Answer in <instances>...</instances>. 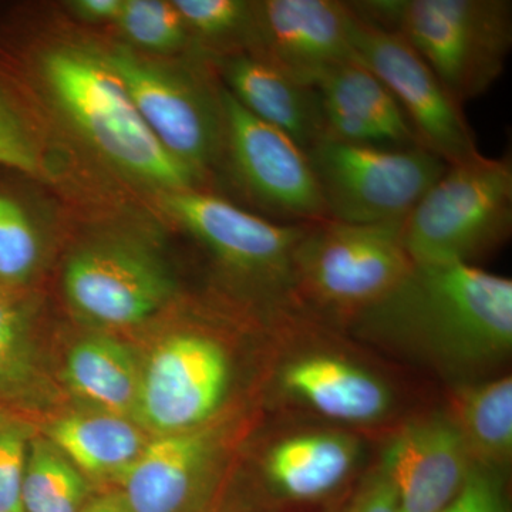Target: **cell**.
I'll return each mask as SVG.
<instances>
[{
  "instance_id": "obj_14",
  "label": "cell",
  "mask_w": 512,
  "mask_h": 512,
  "mask_svg": "<svg viewBox=\"0 0 512 512\" xmlns=\"http://www.w3.org/2000/svg\"><path fill=\"white\" fill-rule=\"evenodd\" d=\"M473 457L448 416L424 417L404 426L384 448L379 470L400 512H441L466 483Z\"/></svg>"
},
{
  "instance_id": "obj_20",
  "label": "cell",
  "mask_w": 512,
  "mask_h": 512,
  "mask_svg": "<svg viewBox=\"0 0 512 512\" xmlns=\"http://www.w3.org/2000/svg\"><path fill=\"white\" fill-rule=\"evenodd\" d=\"M50 443L79 471L121 474L146 447V437L116 414H72L49 429Z\"/></svg>"
},
{
  "instance_id": "obj_24",
  "label": "cell",
  "mask_w": 512,
  "mask_h": 512,
  "mask_svg": "<svg viewBox=\"0 0 512 512\" xmlns=\"http://www.w3.org/2000/svg\"><path fill=\"white\" fill-rule=\"evenodd\" d=\"M188 32L225 57L248 55L254 45L255 2L244 0H174Z\"/></svg>"
},
{
  "instance_id": "obj_5",
  "label": "cell",
  "mask_w": 512,
  "mask_h": 512,
  "mask_svg": "<svg viewBox=\"0 0 512 512\" xmlns=\"http://www.w3.org/2000/svg\"><path fill=\"white\" fill-rule=\"evenodd\" d=\"M512 234V158L477 156L448 165L403 221L414 264L463 262L503 247Z\"/></svg>"
},
{
  "instance_id": "obj_25",
  "label": "cell",
  "mask_w": 512,
  "mask_h": 512,
  "mask_svg": "<svg viewBox=\"0 0 512 512\" xmlns=\"http://www.w3.org/2000/svg\"><path fill=\"white\" fill-rule=\"evenodd\" d=\"M117 22L131 42L151 52L183 49L190 36L173 2L124 0Z\"/></svg>"
},
{
  "instance_id": "obj_28",
  "label": "cell",
  "mask_w": 512,
  "mask_h": 512,
  "mask_svg": "<svg viewBox=\"0 0 512 512\" xmlns=\"http://www.w3.org/2000/svg\"><path fill=\"white\" fill-rule=\"evenodd\" d=\"M28 454L22 431L12 426L0 427V512H23L22 487Z\"/></svg>"
},
{
  "instance_id": "obj_23",
  "label": "cell",
  "mask_w": 512,
  "mask_h": 512,
  "mask_svg": "<svg viewBox=\"0 0 512 512\" xmlns=\"http://www.w3.org/2000/svg\"><path fill=\"white\" fill-rule=\"evenodd\" d=\"M89 501L82 471L52 443L30 447L23 477V512H80Z\"/></svg>"
},
{
  "instance_id": "obj_2",
  "label": "cell",
  "mask_w": 512,
  "mask_h": 512,
  "mask_svg": "<svg viewBox=\"0 0 512 512\" xmlns=\"http://www.w3.org/2000/svg\"><path fill=\"white\" fill-rule=\"evenodd\" d=\"M40 69L63 116L107 163L165 192L197 190L200 175L161 146L106 56L87 47H53Z\"/></svg>"
},
{
  "instance_id": "obj_1",
  "label": "cell",
  "mask_w": 512,
  "mask_h": 512,
  "mask_svg": "<svg viewBox=\"0 0 512 512\" xmlns=\"http://www.w3.org/2000/svg\"><path fill=\"white\" fill-rule=\"evenodd\" d=\"M353 320L447 369H476L510 352L512 281L463 262L414 264L402 284Z\"/></svg>"
},
{
  "instance_id": "obj_6",
  "label": "cell",
  "mask_w": 512,
  "mask_h": 512,
  "mask_svg": "<svg viewBox=\"0 0 512 512\" xmlns=\"http://www.w3.org/2000/svg\"><path fill=\"white\" fill-rule=\"evenodd\" d=\"M305 153L330 220L346 224H400L448 167L420 146L323 138Z\"/></svg>"
},
{
  "instance_id": "obj_11",
  "label": "cell",
  "mask_w": 512,
  "mask_h": 512,
  "mask_svg": "<svg viewBox=\"0 0 512 512\" xmlns=\"http://www.w3.org/2000/svg\"><path fill=\"white\" fill-rule=\"evenodd\" d=\"M231 360L218 340L178 333L154 350L141 373L136 414L161 434L198 429L220 410Z\"/></svg>"
},
{
  "instance_id": "obj_4",
  "label": "cell",
  "mask_w": 512,
  "mask_h": 512,
  "mask_svg": "<svg viewBox=\"0 0 512 512\" xmlns=\"http://www.w3.org/2000/svg\"><path fill=\"white\" fill-rule=\"evenodd\" d=\"M400 224L309 225L293 255V306L353 320L412 272Z\"/></svg>"
},
{
  "instance_id": "obj_3",
  "label": "cell",
  "mask_w": 512,
  "mask_h": 512,
  "mask_svg": "<svg viewBox=\"0 0 512 512\" xmlns=\"http://www.w3.org/2000/svg\"><path fill=\"white\" fill-rule=\"evenodd\" d=\"M353 13L416 50L460 106L500 79L512 47L511 0H355Z\"/></svg>"
},
{
  "instance_id": "obj_10",
  "label": "cell",
  "mask_w": 512,
  "mask_h": 512,
  "mask_svg": "<svg viewBox=\"0 0 512 512\" xmlns=\"http://www.w3.org/2000/svg\"><path fill=\"white\" fill-rule=\"evenodd\" d=\"M353 49L356 59L379 77L399 103L421 147L447 165L480 153L463 106L402 36L356 16Z\"/></svg>"
},
{
  "instance_id": "obj_22",
  "label": "cell",
  "mask_w": 512,
  "mask_h": 512,
  "mask_svg": "<svg viewBox=\"0 0 512 512\" xmlns=\"http://www.w3.org/2000/svg\"><path fill=\"white\" fill-rule=\"evenodd\" d=\"M70 387L106 413L136 414L141 373L130 350L116 340L90 338L77 343L66 362Z\"/></svg>"
},
{
  "instance_id": "obj_31",
  "label": "cell",
  "mask_w": 512,
  "mask_h": 512,
  "mask_svg": "<svg viewBox=\"0 0 512 512\" xmlns=\"http://www.w3.org/2000/svg\"><path fill=\"white\" fill-rule=\"evenodd\" d=\"M346 512H400L393 488L379 468L353 498Z\"/></svg>"
},
{
  "instance_id": "obj_32",
  "label": "cell",
  "mask_w": 512,
  "mask_h": 512,
  "mask_svg": "<svg viewBox=\"0 0 512 512\" xmlns=\"http://www.w3.org/2000/svg\"><path fill=\"white\" fill-rule=\"evenodd\" d=\"M124 0H76L72 9L80 19L89 22H111L119 19Z\"/></svg>"
},
{
  "instance_id": "obj_8",
  "label": "cell",
  "mask_w": 512,
  "mask_h": 512,
  "mask_svg": "<svg viewBox=\"0 0 512 512\" xmlns=\"http://www.w3.org/2000/svg\"><path fill=\"white\" fill-rule=\"evenodd\" d=\"M224 148L235 183L266 220L313 225L330 220L308 156L278 128L256 119L221 87Z\"/></svg>"
},
{
  "instance_id": "obj_15",
  "label": "cell",
  "mask_w": 512,
  "mask_h": 512,
  "mask_svg": "<svg viewBox=\"0 0 512 512\" xmlns=\"http://www.w3.org/2000/svg\"><path fill=\"white\" fill-rule=\"evenodd\" d=\"M217 431L192 429L161 434L120 474L133 512H195L207 491L218 451Z\"/></svg>"
},
{
  "instance_id": "obj_29",
  "label": "cell",
  "mask_w": 512,
  "mask_h": 512,
  "mask_svg": "<svg viewBox=\"0 0 512 512\" xmlns=\"http://www.w3.org/2000/svg\"><path fill=\"white\" fill-rule=\"evenodd\" d=\"M441 512H508L497 470L474 464L460 493Z\"/></svg>"
},
{
  "instance_id": "obj_18",
  "label": "cell",
  "mask_w": 512,
  "mask_h": 512,
  "mask_svg": "<svg viewBox=\"0 0 512 512\" xmlns=\"http://www.w3.org/2000/svg\"><path fill=\"white\" fill-rule=\"evenodd\" d=\"M282 386L316 412L346 423H373L392 407V393L382 380L338 356L293 360L282 373Z\"/></svg>"
},
{
  "instance_id": "obj_13",
  "label": "cell",
  "mask_w": 512,
  "mask_h": 512,
  "mask_svg": "<svg viewBox=\"0 0 512 512\" xmlns=\"http://www.w3.org/2000/svg\"><path fill=\"white\" fill-rule=\"evenodd\" d=\"M64 291L86 318L128 326L153 316L170 298L173 284L156 256L140 245L106 241L70 258Z\"/></svg>"
},
{
  "instance_id": "obj_27",
  "label": "cell",
  "mask_w": 512,
  "mask_h": 512,
  "mask_svg": "<svg viewBox=\"0 0 512 512\" xmlns=\"http://www.w3.org/2000/svg\"><path fill=\"white\" fill-rule=\"evenodd\" d=\"M0 165L26 174L40 171L35 138L20 111L0 87Z\"/></svg>"
},
{
  "instance_id": "obj_30",
  "label": "cell",
  "mask_w": 512,
  "mask_h": 512,
  "mask_svg": "<svg viewBox=\"0 0 512 512\" xmlns=\"http://www.w3.org/2000/svg\"><path fill=\"white\" fill-rule=\"evenodd\" d=\"M23 349V319L18 309L0 302V380L13 376Z\"/></svg>"
},
{
  "instance_id": "obj_17",
  "label": "cell",
  "mask_w": 512,
  "mask_h": 512,
  "mask_svg": "<svg viewBox=\"0 0 512 512\" xmlns=\"http://www.w3.org/2000/svg\"><path fill=\"white\" fill-rule=\"evenodd\" d=\"M225 89L256 119L278 128L303 151L325 138L322 103L315 87L305 86L251 55L220 59Z\"/></svg>"
},
{
  "instance_id": "obj_16",
  "label": "cell",
  "mask_w": 512,
  "mask_h": 512,
  "mask_svg": "<svg viewBox=\"0 0 512 512\" xmlns=\"http://www.w3.org/2000/svg\"><path fill=\"white\" fill-rule=\"evenodd\" d=\"M315 89L325 138L367 146H420L392 93L359 60L340 64Z\"/></svg>"
},
{
  "instance_id": "obj_21",
  "label": "cell",
  "mask_w": 512,
  "mask_h": 512,
  "mask_svg": "<svg viewBox=\"0 0 512 512\" xmlns=\"http://www.w3.org/2000/svg\"><path fill=\"white\" fill-rule=\"evenodd\" d=\"M474 464L505 466L512 454V379L464 384L451 396L450 414Z\"/></svg>"
},
{
  "instance_id": "obj_7",
  "label": "cell",
  "mask_w": 512,
  "mask_h": 512,
  "mask_svg": "<svg viewBox=\"0 0 512 512\" xmlns=\"http://www.w3.org/2000/svg\"><path fill=\"white\" fill-rule=\"evenodd\" d=\"M165 211L231 274L293 306V255L309 225L266 220L234 202L200 190L165 192Z\"/></svg>"
},
{
  "instance_id": "obj_19",
  "label": "cell",
  "mask_w": 512,
  "mask_h": 512,
  "mask_svg": "<svg viewBox=\"0 0 512 512\" xmlns=\"http://www.w3.org/2000/svg\"><path fill=\"white\" fill-rule=\"evenodd\" d=\"M359 447L339 433H309L276 444L265 461L275 493L293 503H313L345 483L355 468Z\"/></svg>"
},
{
  "instance_id": "obj_12",
  "label": "cell",
  "mask_w": 512,
  "mask_h": 512,
  "mask_svg": "<svg viewBox=\"0 0 512 512\" xmlns=\"http://www.w3.org/2000/svg\"><path fill=\"white\" fill-rule=\"evenodd\" d=\"M254 45L258 57L286 76L316 87L340 64L355 60L356 16L342 0L255 2Z\"/></svg>"
},
{
  "instance_id": "obj_33",
  "label": "cell",
  "mask_w": 512,
  "mask_h": 512,
  "mask_svg": "<svg viewBox=\"0 0 512 512\" xmlns=\"http://www.w3.org/2000/svg\"><path fill=\"white\" fill-rule=\"evenodd\" d=\"M80 512H133L124 500L121 491L119 493H109L99 495V497L89 498L83 510Z\"/></svg>"
},
{
  "instance_id": "obj_26",
  "label": "cell",
  "mask_w": 512,
  "mask_h": 512,
  "mask_svg": "<svg viewBox=\"0 0 512 512\" xmlns=\"http://www.w3.org/2000/svg\"><path fill=\"white\" fill-rule=\"evenodd\" d=\"M37 232L25 210L0 194V279L25 281L39 261Z\"/></svg>"
},
{
  "instance_id": "obj_9",
  "label": "cell",
  "mask_w": 512,
  "mask_h": 512,
  "mask_svg": "<svg viewBox=\"0 0 512 512\" xmlns=\"http://www.w3.org/2000/svg\"><path fill=\"white\" fill-rule=\"evenodd\" d=\"M104 56L161 146L204 180L224 148L221 89L214 93L201 79L124 47Z\"/></svg>"
}]
</instances>
